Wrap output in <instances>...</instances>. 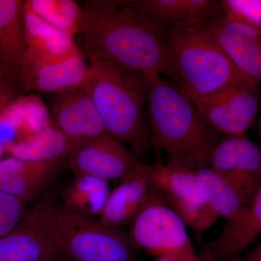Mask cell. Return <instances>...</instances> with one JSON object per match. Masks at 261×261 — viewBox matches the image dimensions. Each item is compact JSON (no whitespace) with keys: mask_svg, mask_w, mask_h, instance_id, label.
I'll return each instance as SVG.
<instances>
[{"mask_svg":"<svg viewBox=\"0 0 261 261\" xmlns=\"http://www.w3.org/2000/svg\"><path fill=\"white\" fill-rule=\"evenodd\" d=\"M56 95L50 107L51 123L70 140L79 142L110 135L83 84Z\"/></svg>","mask_w":261,"mask_h":261,"instance_id":"14","label":"cell"},{"mask_svg":"<svg viewBox=\"0 0 261 261\" xmlns=\"http://www.w3.org/2000/svg\"><path fill=\"white\" fill-rule=\"evenodd\" d=\"M152 190L150 165L140 162L110 192L98 219L111 227L129 225L147 203Z\"/></svg>","mask_w":261,"mask_h":261,"instance_id":"15","label":"cell"},{"mask_svg":"<svg viewBox=\"0 0 261 261\" xmlns=\"http://www.w3.org/2000/svg\"><path fill=\"white\" fill-rule=\"evenodd\" d=\"M261 233V187L238 218L226 224L207 249L216 261H233Z\"/></svg>","mask_w":261,"mask_h":261,"instance_id":"19","label":"cell"},{"mask_svg":"<svg viewBox=\"0 0 261 261\" xmlns=\"http://www.w3.org/2000/svg\"><path fill=\"white\" fill-rule=\"evenodd\" d=\"M147 77L150 145L164 151L171 166L195 171L207 167L220 134L206 123L177 84L160 75Z\"/></svg>","mask_w":261,"mask_h":261,"instance_id":"2","label":"cell"},{"mask_svg":"<svg viewBox=\"0 0 261 261\" xmlns=\"http://www.w3.org/2000/svg\"><path fill=\"white\" fill-rule=\"evenodd\" d=\"M152 185L186 226L197 231L211 227L219 218L207 199L197 171L163 164L150 165Z\"/></svg>","mask_w":261,"mask_h":261,"instance_id":"8","label":"cell"},{"mask_svg":"<svg viewBox=\"0 0 261 261\" xmlns=\"http://www.w3.org/2000/svg\"><path fill=\"white\" fill-rule=\"evenodd\" d=\"M108 181L87 175L75 176L63 190V207L87 216L99 217L110 195Z\"/></svg>","mask_w":261,"mask_h":261,"instance_id":"22","label":"cell"},{"mask_svg":"<svg viewBox=\"0 0 261 261\" xmlns=\"http://www.w3.org/2000/svg\"><path fill=\"white\" fill-rule=\"evenodd\" d=\"M163 37L174 74L173 82L196 106L230 86L252 82L197 24L163 27Z\"/></svg>","mask_w":261,"mask_h":261,"instance_id":"4","label":"cell"},{"mask_svg":"<svg viewBox=\"0 0 261 261\" xmlns=\"http://www.w3.org/2000/svg\"><path fill=\"white\" fill-rule=\"evenodd\" d=\"M257 132H258L259 138H260V147H261V116L259 119L258 125H257Z\"/></svg>","mask_w":261,"mask_h":261,"instance_id":"31","label":"cell"},{"mask_svg":"<svg viewBox=\"0 0 261 261\" xmlns=\"http://www.w3.org/2000/svg\"><path fill=\"white\" fill-rule=\"evenodd\" d=\"M51 122L41 129L4 147L10 157L27 161L66 159L75 144Z\"/></svg>","mask_w":261,"mask_h":261,"instance_id":"21","label":"cell"},{"mask_svg":"<svg viewBox=\"0 0 261 261\" xmlns=\"http://www.w3.org/2000/svg\"><path fill=\"white\" fill-rule=\"evenodd\" d=\"M23 4L20 0H0V70L15 84L27 51Z\"/></svg>","mask_w":261,"mask_h":261,"instance_id":"18","label":"cell"},{"mask_svg":"<svg viewBox=\"0 0 261 261\" xmlns=\"http://www.w3.org/2000/svg\"><path fill=\"white\" fill-rule=\"evenodd\" d=\"M25 3L53 27L73 37L81 33L82 7L71 0H29Z\"/></svg>","mask_w":261,"mask_h":261,"instance_id":"24","label":"cell"},{"mask_svg":"<svg viewBox=\"0 0 261 261\" xmlns=\"http://www.w3.org/2000/svg\"><path fill=\"white\" fill-rule=\"evenodd\" d=\"M27 210L25 201L0 192V238L9 233L22 221Z\"/></svg>","mask_w":261,"mask_h":261,"instance_id":"26","label":"cell"},{"mask_svg":"<svg viewBox=\"0 0 261 261\" xmlns=\"http://www.w3.org/2000/svg\"><path fill=\"white\" fill-rule=\"evenodd\" d=\"M89 68L82 51L58 60L25 56L18 84L25 91L63 94L82 86Z\"/></svg>","mask_w":261,"mask_h":261,"instance_id":"13","label":"cell"},{"mask_svg":"<svg viewBox=\"0 0 261 261\" xmlns=\"http://www.w3.org/2000/svg\"><path fill=\"white\" fill-rule=\"evenodd\" d=\"M224 18L261 32V0H221Z\"/></svg>","mask_w":261,"mask_h":261,"instance_id":"25","label":"cell"},{"mask_svg":"<svg viewBox=\"0 0 261 261\" xmlns=\"http://www.w3.org/2000/svg\"><path fill=\"white\" fill-rule=\"evenodd\" d=\"M0 72H2V71H1V70H0Z\"/></svg>","mask_w":261,"mask_h":261,"instance_id":"32","label":"cell"},{"mask_svg":"<svg viewBox=\"0 0 261 261\" xmlns=\"http://www.w3.org/2000/svg\"><path fill=\"white\" fill-rule=\"evenodd\" d=\"M84 87L97 108L108 134L125 142L138 157L150 145L145 112L147 75L117 65L90 62Z\"/></svg>","mask_w":261,"mask_h":261,"instance_id":"3","label":"cell"},{"mask_svg":"<svg viewBox=\"0 0 261 261\" xmlns=\"http://www.w3.org/2000/svg\"><path fill=\"white\" fill-rule=\"evenodd\" d=\"M208 167L236 187L249 205L261 187V147L246 136H226L213 149Z\"/></svg>","mask_w":261,"mask_h":261,"instance_id":"10","label":"cell"},{"mask_svg":"<svg viewBox=\"0 0 261 261\" xmlns=\"http://www.w3.org/2000/svg\"><path fill=\"white\" fill-rule=\"evenodd\" d=\"M128 1H88L82 7L81 33L90 62L140 72L145 75L174 74L163 28L128 5Z\"/></svg>","mask_w":261,"mask_h":261,"instance_id":"1","label":"cell"},{"mask_svg":"<svg viewBox=\"0 0 261 261\" xmlns=\"http://www.w3.org/2000/svg\"><path fill=\"white\" fill-rule=\"evenodd\" d=\"M186 224L152 185L147 203L129 224L128 233L137 249L156 258L201 261L194 250Z\"/></svg>","mask_w":261,"mask_h":261,"instance_id":"6","label":"cell"},{"mask_svg":"<svg viewBox=\"0 0 261 261\" xmlns=\"http://www.w3.org/2000/svg\"><path fill=\"white\" fill-rule=\"evenodd\" d=\"M68 259L55 224L53 205L37 202L22 221L0 238V261H65Z\"/></svg>","mask_w":261,"mask_h":261,"instance_id":"7","label":"cell"},{"mask_svg":"<svg viewBox=\"0 0 261 261\" xmlns=\"http://www.w3.org/2000/svg\"><path fill=\"white\" fill-rule=\"evenodd\" d=\"M233 261H261V244L245 256L238 257Z\"/></svg>","mask_w":261,"mask_h":261,"instance_id":"28","label":"cell"},{"mask_svg":"<svg viewBox=\"0 0 261 261\" xmlns=\"http://www.w3.org/2000/svg\"><path fill=\"white\" fill-rule=\"evenodd\" d=\"M154 261H182L179 260H176V259L167 258V257H159V258H156Z\"/></svg>","mask_w":261,"mask_h":261,"instance_id":"30","label":"cell"},{"mask_svg":"<svg viewBox=\"0 0 261 261\" xmlns=\"http://www.w3.org/2000/svg\"><path fill=\"white\" fill-rule=\"evenodd\" d=\"M63 161H27L14 157L0 160V192L27 203L56 178Z\"/></svg>","mask_w":261,"mask_h":261,"instance_id":"16","label":"cell"},{"mask_svg":"<svg viewBox=\"0 0 261 261\" xmlns=\"http://www.w3.org/2000/svg\"><path fill=\"white\" fill-rule=\"evenodd\" d=\"M15 84L9 79L5 76L3 72H0V118L4 113L6 108L15 100L14 87ZM4 148L3 144L0 142V160L2 159Z\"/></svg>","mask_w":261,"mask_h":261,"instance_id":"27","label":"cell"},{"mask_svg":"<svg viewBox=\"0 0 261 261\" xmlns=\"http://www.w3.org/2000/svg\"><path fill=\"white\" fill-rule=\"evenodd\" d=\"M23 25L27 51L25 56L58 60L76 54L80 49L73 37L61 32L23 4Z\"/></svg>","mask_w":261,"mask_h":261,"instance_id":"20","label":"cell"},{"mask_svg":"<svg viewBox=\"0 0 261 261\" xmlns=\"http://www.w3.org/2000/svg\"><path fill=\"white\" fill-rule=\"evenodd\" d=\"M204 255H205V261H216L211 256L210 254H209V252L207 250H206L205 252H204Z\"/></svg>","mask_w":261,"mask_h":261,"instance_id":"29","label":"cell"},{"mask_svg":"<svg viewBox=\"0 0 261 261\" xmlns=\"http://www.w3.org/2000/svg\"><path fill=\"white\" fill-rule=\"evenodd\" d=\"M210 34L242 75L261 84V32L224 18L197 23Z\"/></svg>","mask_w":261,"mask_h":261,"instance_id":"12","label":"cell"},{"mask_svg":"<svg viewBox=\"0 0 261 261\" xmlns=\"http://www.w3.org/2000/svg\"><path fill=\"white\" fill-rule=\"evenodd\" d=\"M128 5L161 28L224 17L221 1L217 0H133Z\"/></svg>","mask_w":261,"mask_h":261,"instance_id":"17","label":"cell"},{"mask_svg":"<svg viewBox=\"0 0 261 261\" xmlns=\"http://www.w3.org/2000/svg\"><path fill=\"white\" fill-rule=\"evenodd\" d=\"M66 160L75 176L87 175L108 181H121L140 162L111 135L75 142Z\"/></svg>","mask_w":261,"mask_h":261,"instance_id":"11","label":"cell"},{"mask_svg":"<svg viewBox=\"0 0 261 261\" xmlns=\"http://www.w3.org/2000/svg\"><path fill=\"white\" fill-rule=\"evenodd\" d=\"M211 205L226 224L232 222L248 205L241 192L210 167L197 170Z\"/></svg>","mask_w":261,"mask_h":261,"instance_id":"23","label":"cell"},{"mask_svg":"<svg viewBox=\"0 0 261 261\" xmlns=\"http://www.w3.org/2000/svg\"><path fill=\"white\" fill-rule=\"evenodd\" d=\"M260 93L252 82L226 87L197 106L206 123L226 136H246L260 110Z\"/></svg>","mask_w":261,"mask_h":261,"instance_id":"9","label":"cell"},{"mask_svg":"<svg viewBox=\"0 0 261 261\" xmlns=\"http://www.w3.org/2000/svg\"><path fill=\"white\" fill-rule=\"evenodd\" d=\"M55 224L68 259L73 261H137L128 233L99 219L53 205Z\"/></svg>","mask_w":261,"mask_h":261,"instance_id":"5","label":"cell"}]
</instances>
